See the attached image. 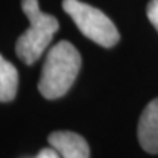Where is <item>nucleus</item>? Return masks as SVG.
Wrapping results in <instances>:
<instances>
[{"mask_svg":"<svg viewBox=\"0 0 158 158\" xmlns=\"http://www.w3.org/2000/svg\"><path fill=\"white\" fill-rule=\"evenodd\" d=\"M82 64V57L73 44L60 41L45 56L38 81L40 94L47 100L63 97L73 85Z\"/></svg>","mask_w":158,"mask_h":158,"instance_id":"obj_1","label":"nucleus"},{"mask_svg":"<svg viewBox=\"0 0 158 158\" xmlns=\"http://www.w3.org/2000/svg\"><path fill=\"white\" fill-rule=\"evenodd\" d=\"M22 10L29 21V28L16 40L15 51L25 64H32L47 50L59 29V21L40 9L38 0H22Z\"/></svg>","mask_w":158,"mask_h":158,"instance_id":"obj_2","label":"nucleus"},{"mask_svg":"<svg viewBox=\"0 0 158 158\" xmlns=\"http://www.w3.org/2000/svg\"><path fill=\"white\" fill-rule=\"evenodd\" d=\"M62 6L79 31L95 44L110 48L118 43L120 34L116 25L100 9L81 0H63Z\"/></svg>","mask_w":158,"mask_h":158,"instance_id":"obj_3","label":"nucleus"},{"mask_svg":"<svg viewBox=\"0 0 158 158\" xmlns=\"http://www.w3.org/2000/svg\"><path fill=\"white\" fill-rule=\"evenodd\" d=\"M138 141L149 154H158V98L148 102L138 123Z\"/></svg>","mask_w":158,"mask_h":158,"instance_id":"obj_4","label":"nucleus"},{"mask_svg":"<svg viewBox=\"0 0 158 158\" xmlns=\"http://www.w3.org/2000/svg\"><path fill=\"white\" fill-rule=\"evenodd\" d=\"M48 143L56 148L60 158H89L88 142L70 130H57L50 133Z\"/></svg>","mask_w":158,"mask_h":158,"instance_id":"obj_5","label":"nucleus"},{"mask_svg":"<svg viewBox=\"0 0 158 158\" xmlns=\"http://www.w3.org/2000/svg\"><path fill=\"white\" fill-rule=\"evenodd\" d=\"M18 70L0 54V102L12 101L18 91Z\"/></svg>","mask_w":158,"mask_h":158,"instance_id":"obj_6","label":"nucleus"},{"mask_svg":"<svg viewBox=\"0 0 158 158\" xmlns=\"http://www.w3.org/2000/svg\"><path fill=\"white\" fill-rule=\"evenodd\" d=\"M147 16L154 28L158 31V0H151L147 6Z\"/></svg>","mask_w":158,"mask_h":158,"instance_id":"obj_7","label":"nucleus"},{"mask_svg":"<svg viewBox=\"0 0 158 158\" xmlns=\"http://www.w3.org/2000/svg\"><path fill=\"white\" fill-rule=\"evenodd\" d=\"M34 158H60V154L57 152L56 148H53L50 145L48 148H43Z\"/></svg>","mask_w":158,"mask_h":158,"instance_id":"obj_8","label":"nucleus"}]
</instances>
